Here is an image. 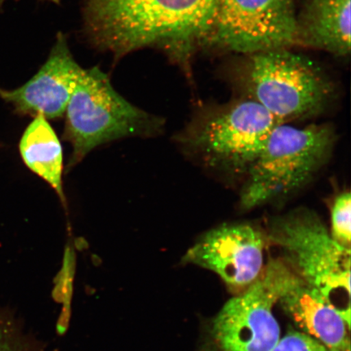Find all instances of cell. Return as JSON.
Instances as JSON below:
<instances>
[{"instance_id": "cell-8", "label": "cell", "mask_w": 351, "mask_h": 351, "mask_svg": "<svg viewBox=\"0 0 351 351\" xmlns=\"http://www.w3.org/2000/svg\"><path fill=\"white\" fill-rule=\"evenodd\" d=\"M267 243L252 223H225L200 236L182 262L213 271L239 295L261 278Z\"/></svg>"}, {"instance_id": "cell-7", "label": "cell", "mask_w": 351, "mask_h": 351, "mask_svg": "<svg viewBox=\"0 0 351 351\" xmlns=\"http://www.w3.org/2000/svg\"><path fill=\"white\" fill-rule=\"evenodd\" d=\"M295 0H219L204 49L234 55L296 47Z\"/></svg>"}, {"instance_id": "cell-14", "label": "cell", "mask_w": 351, "mask_h": 351, "mask_svg": "<svg viewBox=\"0 0 351 351\" xmlns=\"http://www.w3.org/2000/svg\"><path fill=\"white\" fill-rule=\"evenodd\" d=\"M45 343L26 332L23 322L10 306L0 305V351H43Z\"/></svg>"}, {"instance_id": "cell-16", "label": "cell", "mask_w": 351, "mask_h": 351, "mask_svg": "<svg viewBox=\"0 0 351 351\" xmlns=\"http://www.w3.org/2000/svg\"><path fill=\"white\" fill-rule=\"evenodd\" d=\"M271 351H330L322 342L302 331H291Z\"/></svg>"}, {"instance_id": "cell-1", "label": "cell", "mask_w": 351, "mask_h": 351, "mask_svg": "<svg viewBox=\"0 0 351 351\" xmlns=\"http://www.w3.org/2000/svg\"><path fill=\"white\" fill-rule=\"evenodd\" d=\"M219 0H83L82 32L115 61L146 48L187 76L212 27Z\"/></svg>"}, {"instance_id": "cell-4", "label": "cell", "mask_w": 351, "mask_h": 351, "mask_svg": "<svg viewBox=\"0 0 351 351\" xmlns=\"http://www.w3.org/2000/svg\"><path fill=\"white\" fill-rule=\"evenodd\" d=\"M64 139L73 147L68 169L101 145L126 137H156L163 118L130 104L99 67L82 69L66 109Z\"/></svg>"}, {"instance_id": "cell-11", "label": "cell", "mask_w": 351, "mask_h": 351, "mask_svg": "<svg viewBox=\"0 0 351 351\" xmlns=\"http://www.w3.org/2000/svg\"><path fill=\"white\" fill-rule=\"evenodd\" d=\"M82 69L70 51L67 37L59 33L38 72L17 89L0 90V96L20 114L58 119L65 114Z\"/></svg>"}, {"instance_id": "cell-6", "label": "cell", "mask_w": 351, "mask_h": 351, "mask_svg": "<svg viewBox=\"0 0 351 351\" xmlns=\"http://www.w3.org/2000/svg\"><path fill=\"white\" fill-rule=\"evenodd\" d=\"M336 139L328 124L276 125L245 177L241 208L284 199L306 186L330 159Z\"/></svg>"}, {"instance_id": "cell-5", "label": "cell", "mask_w": 351, "mask_h": 351, "mask_svg": "<svg viewBox=\"0 0 351 351\" xmlns=\"http://www.w3.org/2000/svg\"><path fill=\"white\" fill-rule=\"evenodd\" d=\"M266 236L280 260L350 323V249L332 239L317 215L298 208L276 217Z\"/></svg>"}, {"instance_id": "cell-15", "label": "cell", "mask_w": 351, "mask_h": 351, "mask_svg": "<svg viewBox=\"0 0 351 351\" xmlns=\"http://www.w3.org/2000/svg\"><path fill=\"white\" fill-rule=\"evenodd\" d=\"M351 195L343 191L335 197L331 209L330 234L337 243L350 249Z\"/></svg>"}, {"instance_id": "cell-13", "label": "cell", "mask_w": 351, "mask_h": 351, "mask_svg": "<svg viewBox=\"0 0 351 351\" xmlns=\"http://www.w3.org/2000/svg\"><path fill=\"white\" fill-rule=\"evenodd\" d=\"M19 149L25 165L49 184L64 204L62 147L45 117H35L22 135Z\"/></svg>"}, {"instance_id": "cell-9", "label": "cell", "mask_w": 351, "mask_h": 351, "mask_svg": "<svg viewBox=\"0 0 351 351\" xmlns=\"http://www.w3.org/2000/svg\"><path fill=\"white\" fill-rule=\"evenodd\" d=\"M263 275L276 304L295 326L330 351H350V323L317 289L298 276L280 258H270Z\"/></svg>"}, {"instance_id": "cell-2", "label": "cell", "mask_w": 351, "mask_h": 351, "mask_svg": "<svg viewBox=\"0 0 351 351\" xmlns=\"http://www.w3.org/2000/svg\"><path fill=\"white\" fill-rule=\"evenodd\" d=\"M226 77L237 96L254 101L283 123L320 115L336 95L322 68L293 48L234 55Z\"/></svg>"}, {"instance_id": "cell-10", "label": "cell", "mask_w": 351, "mask_h": 351, "mask_svg": "<svg viewBox=\"0 0 351 351\" xmlns=\"http://www.w3.org/2000/svg\"><path fill=\"white\" fill-rule=\"evenodd\" d=\"M275 293L263 275L223 306L210 326L215 351H271L280 339Z\"/></svg>"}, {"instance_id": "cell-12", "label": "cell", "mask_w": 351, "mask_h": 351, "mask_svg": "<svg viewBox=\"0 0 351 351\" xmlns=\"http://www.w3.org/2000/svg\"><path fill=\"white\" fill-rule=\"evenodd\" d=\"M296 47L346 58L350 53V0H302Z\"/></svg>"}, {"instance_id": "cell-17", "label": "cell", "mask_w": 351, "mask_h": 351, "mask_svg": "<svg viewBox=\"0 0 351 351\" xmlns=\"http://www.w3.org/2000/svg\"><path fill=\"white\" fill-rule=\"evenodd\" d=\"M5 0H0V4L3 3ZM42 1L50 2L52 3L60 4L61 0H42Z\"/></svg>"}, {"instance_id": "cell-3", "label": "cell", "mask_w": 351, "mask_h": 351, "mask_svg": "<svg viewBox=\"0 0 351 351\" xmlns=\"http://www.w3.org/2000/svg\"><path fill=\"white\" fill-rule=\"evenodd\" d=\"M285 124L254 101L237 96L204 105L175 136L182 152L205 168L247 177L276 125Z\"/></svg>"}]
</instances>
